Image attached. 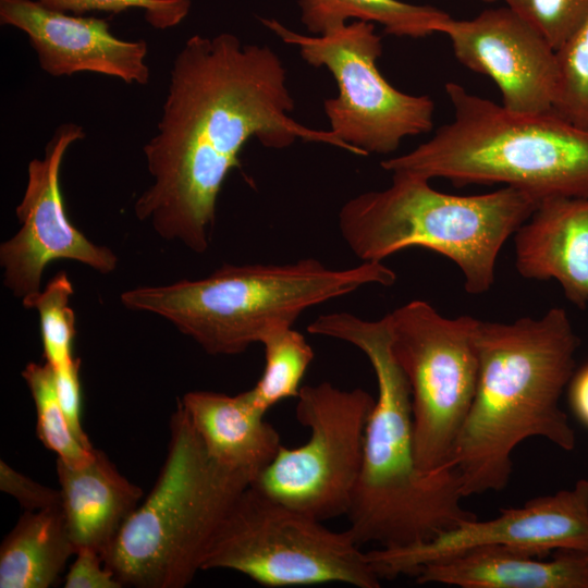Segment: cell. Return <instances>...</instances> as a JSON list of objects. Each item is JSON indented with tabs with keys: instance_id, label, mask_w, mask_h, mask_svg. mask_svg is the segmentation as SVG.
Masks as SVG:
<instances>
[{
	"instance_id": "obj_1",
	"label": "cell",
	"mask_w": 588,
	"mask_h": 588,
	"mask_svg": "<svg viewBox=\"0 0 588 588\" xmlns=\"http://www.w3.org/2000/svg\"><path fill=\"white\" fill-rule=\"evenodd\" d=\"M294 109L286 69L271 47L231 33L189 37L173 60L157 132L143 148L154 182L134 204L136 218L201 254L219 192L250 138L269 148L301 139L352 152L331 131L297 122Z\"/></svg>"
},
{
	"instance_id": "obj_2",
	"label": "cell",
	"mask_w": 588,
	"mask_h": 588,
	"mask_svg": "<svg viewBox=\"0 0 588 588\" xmlns=\"http://www.w3.org/2000/svg\"><path fill=\"white\" fill-rule=\"evenodd\" d=\"M578 345L563 308L511 323L480 320L476 392L448 463L458 474L464 498L504 489L513 451L528 438L575 449L560 399L574 375Z\"/></svg>"
},
{
	"instance_id": "obj_3",
	"label": "cell",
	"mask_w": 588,
	"mask_h": 588,
	"mask_svg": "<svg viewBox=\"0 0 588 588\" xmlns=\"http://www.w3.org/2000/svg\"><path fill=\"white\" fill-rule=\"evenodd\" d=\"M307 331L360 350L377 380L360 473L346 514L354 540L360 546L407 547L477 518L462 506L454 469L425 474L417 465L411 389L391 348L388 315L366 320L346 311L324 314Z\"/></svg>"
},
{
	"instance_id": "obj_4",
	"label": "cell",
	"mask_w": 588,
	"mask_h": 588,
	"mask_svg": "<svg viewBox=\"0 0 588 588\" xmlns=\"http://www.w3.org/2000/svg\"><path fill=\"white\" fill-rule=\"evenodd\" d=\"M452 122L415 149L380 162L455 185L504 184L539 200L588 198V131L548 113H518L450 82Z\"/></svg>"
},
{
	"instance_id": "obj_5",
	"label": "cell",
	"mask_w": 588,
	"mask_h": 588,
	"mask_svg": "<svg viewBox=\"0 0 588 588\" xmlns=\"http://www.w3.org/2000/svg\"><path fill=\"white\" fill-rule=\"evenodd\" d=\"M381 261L333 269L305 258L285 265H224L197 280L137 286L123 292L128 309L171 322L210 355H237L271 329L293 326L308 308L368 284L392 285Z\"/></svg>"
},
{
	"instance_id": "obj_6",
	"label": "cell",
	"mask_w": 588,
	"mask_h": 588,
	"mask_svg": "<svg viewBox=\"0 0 588 588\" xmlns=\"http://www.w3.org/2000/svg\"><path fill=\"white\" fill-rule=\"evenodd\" d=\"M540 200L510 186L479 195L436 191L429 180L404 172L392 183L347 200L339 212V229L363 261H382L418 246L445 256L460 268L464 286L483 294L494 282L498 255Z\"/></svg>"
},
{
	"instance_id": "obj_7",
	"label": "cell",
	"mask_w": 588,
	"mask_h": 588,
	"mask_svg": "<svg viewBox=\"0 0 588 588\" xmlns=\"http://www.w3.org/2000/svg\"><path fill=\"white\" fill-rule=\"evenodd\" d=\"M253 483L216 462L177 402L155 486L101 554L123 587L183 588L203 571L211 540Z\"/></svg>"
},
{
	"instance_id": "obj_8",
	"label": "cell",
	"mask_w": 588,
	"mask_h": 588,
	"mask_svg": "<svg viewBox=\"0 0 588 588\" xmlns=\"http://www.w3.org/2000/svg\"><path fill=\"white\" fill-rule=\"evenodd\" d=\"M289 507L249 486L215 534L203 571L230 569L265 587L331 583L379 588L367 552L346 530Z\"/></svg>"
},
{
	"instance_id": "obj_9",
	"label": "cell",
	"mask_w": 588,
	"mask_h": 588,
	"mask_svg": "<svg viewBox=\"0 0 588 588\" xmlns=\"http://www.w3.org/2000/svg\"><path fill=\"white\" fill-rule=\"evenodd\" d=\"M391 348L411 389L415 455L425 474L449 470L479 373L471 316L448 318L415 299L388 314Z\"/></svg>"
},
{
	"instance_id": "obj_10",
	"label": "cell",
	"mask_w": 588,
	"mask_h": 588,
	"mask_svg": "<svg viewBox=\"0 0 588 588\" xmlns=\"http://www.w3.org/2000/svg\"><path fill=\"white\" fill-rule=\"evenodd\" d=\"M260 21L282 41L296 46L307 64L331 73L338 95L324 100L323 110L329 131L352 154H392L404 138L432 128V99L394 88L378 70L382 40L373 23L353 21L322 35H305L274 19Z\"/></svg>"
},
{
	"instance_id": "obj_11",
	"label": "cell",
	"mask_w": 588,
	"mask_h": 588,
	"mask_svg": "<svg viewBox=\"0 0 588 588\" xmlns=\"http://www.w3.org/2000/svg\"><path fill=\"white\" fill-rule=\"evenodd\" d=\"M375 399L365 390L324 381L303 385L295 415L309 430L295 448L281 445L252 483L271 499L324 520L347 514L360 473Z\"/></svg>"
},
{
	"instance_id": "obj_12",
	"label": "cell",
	"mask_w": 588,
	"mask_h": 588,
	"mask_svg": "<svg viewBox=\"0 0 588 588\" xmlns=\"http://www.w3.org/2000/svg\"><path fill=\"white\" fill-rule=\"evenodd\" d=\"M479 547H504L541 559L553 550L588 551V479L520 507L501 509L493 519L477 517L425 542L373 549L367 558L380 579H392Z\"/></svg>"
},
{
	"instance_id": "obj_13",
	"label": "cell",
	"mask_w": 588,
	"mask_h": 588,
	"mask_svg": "<svg viewBox=\"0 0 588 588\" xmlns=\"http://www.w3.org/2000/svg\"><path fill=\"white\" fill-rule=\"evenodd\" d=\"M84 137L81 125L63 123L47 143L44 157L27 166L26 187L16 207L20 229L0 246L3 284L22 301L41 291L42 273L51 261L74 260L100 273L117 268V255L78 231L63 206L61 164L69 147Z\"/></svg>"
},
{
	"instance_id": "obj_14",
	"label": "cell",
	"mask_w": 588,
	"mask_h": 588,
	"mask_svg": "<svg viewBox=\"0 0 588 588\" xmlns=\"http://www.w3.org/2000/svg\"><path fill=\"white\" fill-rule=\"evenodd\" d=\"M442 33L460 63L493 79L504 108L518 113L553 112L556 51L509 7L485 10L471 20L450 17Z\"/></svg>"
},
{
	"instance_id": "obj_15",
	"label": "cell",
	"mask_w": 588,
	"mask_h": 588,
	"mask_svg": "<svg viewBox=\"0 0 588 588\" xmlns=\"http://www.w3.org/2000/svg\"><path fill=\"white\" fill-rule=\"evenodd\" d=\"M0 22L26 34L51 76L93 72L126 84L149 81L147 42L118 38L103 19L51 10L38 0H0Z\"/></svg>"
},
{
	"instance_id": "obj_16",
	"label": "cell",
	"mask_w": 588,
	"mask_h": 588,
	"mask_svg": "<svg viewBox=\"0 0 588 588\" xmlns=\"http://www.w3.org/2000/svg\"><path fill=\"white\" fill-rule=\"evenodd\" d=\"M515 266L526 279L556 280L572 304L588 303V198L548 197L515 232Z\"/></svg>"
},
{
	"instance_id": "obj_17",
	"label": "cell",
	"mask_w": 588,
	"mask_h": 588,
	"mask_svg": "<svg viewBox=\"0 0 588 588\" xmlns=\"http://www.w3.org/2000/svg\"><path fill=\"white\" fill-rule=\"evenodd\" d=\"M418 584L461 588H588V551L561 549L544 561L504 547H479L431 562Z\"/></svg>"
},
{
	"instance_id": "obj_18",
	"label": "cell",
	"mask_w": 588,
	"mask_h": 588,
	"mask_svg": "<svg viewBox=\"0 0 588 588\" xmlns=\"http://www.w3.org/2000/svg\"><path fill=\"white\" fill-rule=\"evenodd\" d=\"M179 403L207 453L219 464L249 475L253 482L282 445L250 389L236 395L189 391Z\"/></svg>"
},
{
	"instance_id": "obj_19",
	"label": "cell",
	"mask_w": 588,
	"mask_h": 588,
	"mask_svg": "<svg viewBox=\"0 0 588 588\" xmlns=\"http://www.w3.org/2000/svg\"><path fill=\"white\" fill-rule=\"evenodd\" d=\"M56 469L61 507L75 550L90 548L102 554L140 504V487L124 477L98 449L78 466L57 458Z\"/></svg>"
},
{
	"instance_id": "obj_20",
	"label": "cell",
	"mask_w": 588,
	"mask_h": 588,
	"mask_svg": "<svg viewBox=\"0 0 588 588\" xmlns=\"http://www.w3.org/2000/svg\"><path fill=\"white\" fill-rule=\"evenodd\" d=\"M75 552L61 506L25 511L0 547V588H49Z\"/></svg>"
},
{
	"instance_id": "obj_21",
	"label": "cell",
	"mask_w": 588,
	"mask_h": 588,
	"mask_svg": "<svg viewBox=\"0 0 588 588\" xmlns=\"http://www.w3.org/2000/svg\"><path fill=\"white\" fill-rule=\"evenodd\" d=\"M301 22L310 35H322L353 19L382 25L397 37L422 38L442 33L450 15L431 5L400 0H297Z\"/></svg>"
},
{
	"instance_id": "obj_22",
	"label": "cell",
	"mask_w": 588,
	"mask_h": 588,
	"mask_svg": "<svg viewBox=\"0 0 588 588\" xmlns=\"http://www.w3.org/2000/svg\"><path fill=\"white\" fill-rule=\"evenodd\" d=\"M265 351V367L252 392L258 407L267 413L279 402L295 397L314 351L293 326H280L268 331L260 340Z\"/></svg>"
},
{
	"instance_id": "obj_23",
	"label": "cell",
	"mask_w": 588,
	"mask_h": 588,
	"mask_svg": "<svg viewBox=\"0 0 588 588\" xmlns=\"http://www.w3.org/2000/svg\"><path fill=\"white\" fill-rule=\"evenodd\" d=\"M36 408V433L44 446L71 466L87 463L94 450L84 448L73 434L60 405L52 367L28 363L22 370Z\"/></svg>"
},
{
	"instance_id": "obj_24",
	"label": "cell",
	"mask_w": 588,
	"mask_h": 588,
	"mask_svg": "<svg viewBox=\"0 0 588 588\" xmlns=\"http://www.w3.org/2000/svg\"><path fill=\"white\" fill-rule=\"evenodd\" d=\"M72 283L65 272L56 274L39 293L22 301L25 308L39 315L41 340L46 362L58 369L73 365L75 315L69 305Z\"/></svg>"
},
{
	"instance_id": "obj_25",
	"label": "cell",
	"mask_w": 588,
	"mask_h": 588,
	"mask_svg": "<svg viewBox=\"0 0 588 588\" xmlns=\"http://www.w3.org/2000/svg\"><path fill=\"white\" fill-rule=\"evenodd\" d=\"M559 85L553 112L588 131V19L556 51Z\"/></svg>"
},
{
	"instance_id": "obj_26",
	"label": "cell",
	"mask_w": 588,
	"mask_h": 588,
	"mask_svg": "<svg viewBox=\"0 0 588 588\" xmlns=\"http://www.w3.org/2000/svg\"><path fill=\"white\" fill-rule=\"evenodd\" d=\"M553 50L563 47L588 19V0H504Z\"/></svg>"
},
{
	"instance_id": "obj_27",
	"label": "cell",
	"mask_w": 588,
	"mask_h": 588,
	"mask_svg": "<svg viewBox=\"0 0 588 588\" xmlns=\"http://www.w3.org/2000/svg\"><path fill=\"white\" fill-rule=\"evenodd\" d=\"M45 7L63 13L83 15L88 12L122 13L140 10L146 22L157 29L179 25L188 14L191 0H38Z\"/></svg>"
},
{
	"instance_id": "obj_28",
	"label": "cell",
	"mask_w": 588,
	"mask_h": 588,
	"mask_svg": "<svg viewBox=\"0 0 588 588\" xmlns=\"http://www.w3.org/2000/svg\"><path fill=\"white\" fill-rule=\"evenodd\" d=\"M0 490L14 498L25 511L61 506L60 489L57 490L30 479L4 461H0Z\"/></svg>"
},
{
	"instance_id": "obj_29",
	"label": "cell",
	"mask_w": 588,
	"mask_h": 588,
	"mask_svg": "<svg viewBox=\"0 0 588 588\" xmlns=\"http://www.w3.org/2000/svg\"><path fill=\"white\" fill-rule=\"evenodd\" d=\"M79 359L73 365L53 369L54 383L60 405L63 409L69 426L78 440L86 449L93 450L94 446L85 432L81 420V382H79Z\"/></svg>"
},
{
	"instance_id": "obj_30",
	"label": "cell",
	"mask_w": 588,
	"mask_h": 588,
	"mask_svg": "<svg viewBox=\"0 0 588 588\" xmlns=\"http://www.w3.org/2000/svg\"><path fill=\"white\" fill-rule=\"evenodd\" d=\"M64 587L121 588L123 586L106 566L98 551L90 548H81L76 550L75 561L65 575Z\"/></svg>"
},
{
	"instance_id": "obj_31",
	"label": "cell",
	"mask_w": 588,
	"mask_h": 588,
	"mask_svg": "<svg viewBox=\"0 0 588 588\" xmlns=\"http://www.w3.org/2000/svg\"><path fill=\"white\" fill-rule=\"evenodd\" d=\"M569 403L578 419L588 427V364L571 379Z\"/></svg>"
},
{
	"instance_id": "obj_32",
	"label": "cell",
	"mask_w": 588,
	"mask_h": 588,
	"mask_svg": "<svg viewBox=\"0 0 588 588\" xmlns=\"http://www.w3.org/2000/svg\"><path fill=\"white\" fill-rule=\"evenodd\" d=\"M483 1H487V2H493V1H495V0H483Z\"/></svg>"
}]
</instances>
